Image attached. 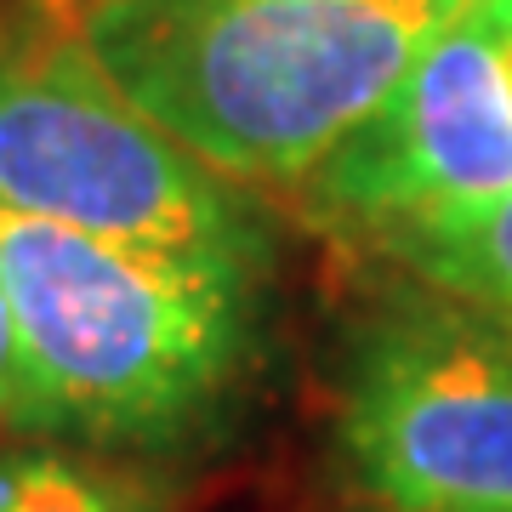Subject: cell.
<instances>
[{
    "label": "cell",
    "instance_id": "1",
    "mask_svg": "<svg viewBox=\"0 0 512 512\" xmlns=\"http://www.w3.org/2000/svg\"><path fill=\"white\" fill-rule=\"evenodd\" d=\"M467 0H80L131 109L222 183H308Z\"/></svg>",
    "mask_w": 512,
    "mask_h": 512
},
{
    "label": "cell",
    "instance_id": "3",
    "mask_svg": "<svg viewBox=\"0 0 512 512\" xmlns=\"http://www.w3.org/2000/svg\"><path fill=\"white\" fill-rule=\"evenodd\" d=\"M0 211L160 251L262 256L251 205L131 109L74 23L0 18Z\"/></svg>",
    "mask_w": 512,
    "mask_h": 512
},
{
    "label": "cell",
    "instance_id": "4",
    "mask_svg": "<svg viewBox=\"0 0 512 512\" xmlns=\"http://www.w3.org/2000/svg\"><path fill=\"white\" fill-rule=\"evenodd\" d=\"M336 450L370 512H512V348L427 291L359 330Z\"/></svg>",
    "mask_w": 512,
    "mask_h": 512
},
{
    "label": "cell",
    "instance_id": "5",
    "mask_svg": "<svg viewBox=\"0 0 512 512\" xmlns=\"http://www.w3.org/2000/svg\"><path fill=\"white\" fill-rule=\"evenodd\" d=\"M512 0H467L387 103L313 171V200L370 228H410L512 194Z\"/></svg>",
    "mask_w": 512,
    "mask_h": 512
},
{
    "label": "cell",
    "instance_id": "8",
    "mask_svg": "<svg viewBox=\"0 0 512 512\" xmlns=\"http://www.w3.org/2000/svg\"><path fill=\"white\" fill-rule=\"evenodd\" d=\"M18 410H23V342H18V313H12L6 279H0V421L18 427Z\"/></svg>",
    "mask_w": 512,
    "mask_h": 512
},
{
    "label": "cell",
    "instance_id": "2",
    "mask_svg": "<svg viewBox=\"0 0 512 512\" xmlns=\"http://www.w3.org/2000/svg\"><path fill=\"white\" fill-rule=\"evenodd\" d=\"M23 433L171 450L222 416L256 325V256L160 251L0 211Z\"/></svg>",
    "mask_w": 512,
    "mask_h": 512
},
{
    "label": "cell",
    "instance_id": "6",
    "mask_svg": "<svg viewBox=\"0 0 512 512\" xmlns=\"http://www.w3.org/2000/svg\"><path fill=\"white\" fill-rule=\"evenodd\" d=\"M387 245L433 296L473 313L478 325L512 348V194L473 205V211L393 228Z\"/></svg>",
    "mask_w": 512,
    "mask_h": 512
},
{
    "label": "cell",
    "instance_id": "9",
    "mask_svg": "<svg viewBox=\"0 0 512 512\" xmlns=\"http://www.w3.org/2000/svg\"><path fill=\"white\" fill-rule=\"evenodd\" d=\"M507 63H512V29H507Z\"/></svg>",
    "mask_w": 512,
    "mask_h": 512
},
{
    "label": "cell",
    "instance_id": "7",
    "mask_svg": "<svg viewBox=\"0 0 512 512\" xmlns=\"http://www.w3.org/2000/svg\"><path fill=\"white\" fill-rule=\"evenodd\" d=\"M0 512H165V495L131 467L29 444L0 456Z\"/></svg>",
    "mask_w": 512,
    "mask_h": 512
}]
</instances>
